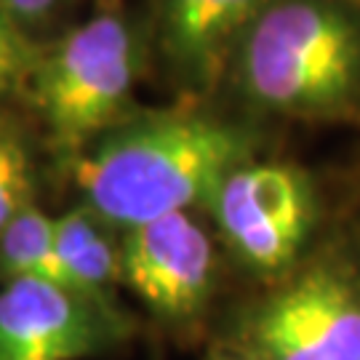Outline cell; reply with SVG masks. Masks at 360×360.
<instances>
[{
  "instance_id": "6da1fadb",
  "label": "cell",
  "mask_w": 360,
  "mask_h": 360,
  "mask_svg": "<svg viewBox=\"0 0 360 360\" xmlns=\"http://www.w3.org/2000/svg\"><path fill=\"white\" fill-rule=\"evenodd\" d=\"M257 153L254 134L198 104L144 110L120 120L70 174L91 206L117 230L206 208L224 176Z\"/></svg>"
},
{
  "instance_id": "9a60e30c",
  "label": "cell",
  "mask_w": 360,
  "mask_h": 360,
  "mask_svg": "<svg viewBox=\"0 0 360 360\" xmlns=\"http://www.w3.org/2000/svg\"><path fill=\"white\" fill-rule=\"evenodd\" d=\"M347 3H352V6H358L360 8V0H347Z\"/></svg>"
},
{
  "instance_id": "7c38bea8",
  "label": "cell",
  "mask_w": 360,
  "mask_h": 360,
  "mask_svg": "<svg viewBox=\"0 0 360 360\" xmlns=\"http://www.w3.org/2000/svg\"><path fill=\"white\" fill-rule=\"evenodd\" d=\"M40 53L43 49L30 38L25 27L16 25L8 13L0 8V96L27 89Z\"/></svg>"
},
{
  "instance_id": "ba28073f",
  "label": "cell",
  "mask_w": 360,
  "mask_h": 360,
  "mask_svg": "<svg viewBox=\"0 0 360 360\" xmlns=\"http://www.w3.org/2000/svg\"><path fill=\"white\" fill-rule=\"evenodd\" d=\"M275 0H160L158 43L190 99L208 96L232 72L248 30Z\"/></svg>"
},
{
  "instance_id": "4fadbf2b",
  "label": "cell",
  "mask_w": 360,
  "mask_h": 360,
  "mask_svg": "<svg viewBox=\"0 0 360 360\" xmlns=\"http://www.w3.org/2000/svg\"><path fill=\"white\" fill-rule=\"evenodd\" d=\"M59 6V0H0V8L11 16L16 25H22L30 32V27L43 25L53 8Z\"/></svg>"
},
{
  "instance_id": "9c48e42d",
  "label": "cell",
  "mask_w": 360,
  "mask_h": 360,
  "mask_svg": "<svg viewBox=\"0 0 360 360\" xmlns=\"http://www.w3.org/2000/svg\"><path fill=\"white\" fill-rule=\"evenodd\" d=\"M56 283L77 294L117 304L123 285V230L86 203H77L53 221Z\"/></svg>"
},
{
  "instance_id": "8fae6325",
  "label": "cell",
  "mask_w": 360,
  "mask_h": 360,
  "mask_svg": "<svg viewBox=\"0 0 360 360\" xmlns=\"http://www.w3.org/2000/svg\"><path fill=\"white\" fill-rule=\"evenodd\" d=\"M30 203H38L30 144L11 117L0 115V227Z\"/></svg>"
},
{
  "instance_id": "5b68a950",
  "label": "cell",
  "mask_w": 360,
  "mask_h": 360,
  "mask_svg": "<svg viewBox=\"0 0 360 360\" xmlns=\"http://www.w3.org/2000/svg\"><path fill=\"white\" fill-rule=\"evenodd\" d=\"M206 208L245 270L281 281L312 238L318 190L304 168L251 158L224 176Z\"/></svg>"
},
{
  "instance_id": "52a82bcc",
  "label": "cell",
  "mask_w": 360,
  "mask_h": 360,
  "mask_svg": "<svg viewBox=\"0 0 360 360\" xmlns=\"http://www.w3.org/2000/svg\"><path fill=\"white\" fill-rule=\"evenodd\" d=\"M219 259L193 211L153 219L123 232V285L166 323L200 321L217 291Z\"/></svg>"
},
{
  "instance_id": "5bb4252c",
  "label": "cell",
  "mask_w": 360,
  "mask_h": 360,
  "mask_svg": "<svg viewBox=\"0 0 360 360\" xmlns=\"http://www.w3.org/2000/svg\"><path fill=\"white\" fill-rule=\"evenodd\" d=\"M206 360H251V358H248V355H243L240 349H235V347H230V345H227V347H221V349H214Z\"/></svg>"
},
{
  "instance_id": "8992f818",
  "label": "cell",
  "mask_w": 360,
  "mask_h": 360,
  "mask_svg": "<svg viewBox=\"0 0 360 360\" xmlns=\"http://www.w3.org/2000/svg\"><path fill=\"white\" fill-rule=\"evenodd\" d=\"M126 336L129 318L120 304L35 278L0 288V360L94 358Z\"/></svg>"
},
{
  "instance_id": "7a4b0ae2",
  "label": "cell",
  "mask_w": 360,
  "mask_h": 360,
  "mask_svg": "<svg viewBox=\"0 0 360 360\" xmlns=\"http://www.w3.org/2000/svg\"><path fill=\"white\" fill-rule=\"evenodd\" d=\"M235 83L270 115L360 117V8L347 0H275L238 49Z\"/></svg>"
},
{
  "instance_id": "277c9868",
  "label": "cell",
  "mask_w": 360,
  "mask_h": 360,
  "mask_svg": "<svg viewBox=\"0 0 360 360\" xmlns=\"http://www.w3.org/2000/svg\"><path fill=\"white\" fill-rule=\"evenodd\" d=\"M230 347L251 360H360V272L342 257L291 270L245 309Z\"/></svg>"
},
{
  "instance_id": "3957f363",
  "label": "cell",
  "mask_w": 360,
  "mask_h": 360,
  "mask_svg": "<svg viewBox=\"0 0 360 360\" xmlns=\"http://www.w3.org/2000/svg\"><path fill=\"white\" fill-rule=\"evenodd\" d=\"M139 72V35L126 16L107 8L43 49L27 91L53 150L75 160L126 120Z\"/></svg>"
},
{
  "instance_id": "30bf717a",
  "label": "cell",
  "mask_w": 360,
  "mask_h": 360,
  "mask_svg": "<svg viewBox=\"0 0 360 360\" xmlns=\"http://www.w3.org/2000/svg\"><path fill=\"white\" fill-rule=\"evenodd\" d=\"M53 221L40 203H30L0 227V283L27 278L56 283Z\"/></svg>"
}]
</instances>
